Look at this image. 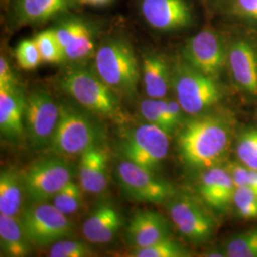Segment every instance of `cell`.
I'll return each mask as SVG.
<instances>
[{"instance_id": "obj_12", "label": "cell", "mask_w": 257, "mask_h": 257, "mask_svg": "<svg viewBox=\"0 0 257 257\" xmlns=\"http://www.w3.org/2000/svg\"><path fill=\"white\" fill-rule=\"evenodd\" d=\"M60 116V105L44 90H36L26 98L24 124L32 146L50 145Z\"/></svg>"}, {"instance_id": "obj_24", "label": "cell", "mask_w": 257, "mask_h": 257, "mask_svg": "<svg viewBox=\"0 0 257 257\" xmlns=\"http://www.w3.org/2000/svg\"><path fill=\"white\" fill-rule=\"evenodd\" d=\"M23 192L21 176L12 169H3L0 174V214L17 216L21 211Z\"/></svg>"}, {"instance_id": "obj_35", "label": "cell", "mask_w": 257, "mask_h": 257, "mask_svg": "<svg viewBox=\"0 0 257 257\" xmlns=\"http://www.w3.org/2000/svg\"><path fill=\"white\" fill-rule=\"evenodd\" d=\"M230 12L239 19L257 21V0H230Z\"/></svg>"}, {"instance_id": "obj_32", "label": "cell", "mask_w": 257, "mask_h": 257, "mask_svg": "<svg viewBox=\"0 0 257 257\" xmlns=\"http://www.w3.org/2000/svg\"><path fill=\"white\" fill-rule=\"evenodd\" d=\"M48 255L51 257H88L92 256V251L84 242L62 239L52 245Z\"/></svg>"}, {"instance_id": "obj_6", "label": "cell", "mask_w": 257, "mask_h": 257, "mask_svg": "<svg viewBox=\"0 0 257 257\" xmlns=\"http://www.w3.org/2000/svg\"><path fill=\"white\" fill-rule=\"evenodd\" d=\"M170 138L163 130L146 122L125 132L120 141V156L156 173L169 154Z\"/></svg>"}, {"instance_id": "obj_11", "label": "cell", "mask_w": 257, "mask_h": 257, "mask_svg": "<svg viewBox=\"0 0 257 257\" xmlns=\"http://www.w3.org/2000/svg\"><path fill=\"white\" fill-rule=\"evenodd\" d=\"M167 209L176 230L193 244H202L211 238L215 221L202 204L187 194H175Z\"/></svg>"}, {"instance_id": "obj_15", "label": "cell", "mask_w": 257, "mask_h": 257, "mask_svg": "<svg viewBox=\"0 0 257 257\" xmlns=\"http://www.w3.org/2000/svg\"><path fill=\"white\" fill-rule=\"evenodd\" d=\"M64 53L65 60L78 62L94 52V37L88 23L77 19H68L54 28Z\"/></svg>"}, {"instance_id": "obj_9", "label": "cell", "mask_w": 257, "mask_h": 257, "mask_svg": "<svg viewBox=\"0 0 257 257\" xmlns=\"http://www.w3.org/2000/svg\"><path fill=\"white\" fill-rule=\"evenodd\" d=\"M228 51L229 46L220 33L205 27L186 41L181 56L194 69L217 80L228 64Z\"/></svg>"}, {"instance_id": "obj_25", "label": "cell", "mask_w": 257, "mask_h": 257, "mask_svg": "<svg viewBox=\"0 0 257 257\" xmlns=\"http://www.w3.org/2000/svg\"><path fill=\"white\" fill-rule=\"evenodd\" d=\"M139 110L146 122L163 130L170 137H172L179 128L170 113L168 99L166 98L155 99L149 97L141 101L139 105Z\"/></svg>"}, {"instance_id": "obj_27", "label": "cell", "mask_w": 257, "mask_h": 257, "mask_svg": "<svg viewBox=\"0 0 257 257\" xmlns=\"http://www.w3.org/2000/svg\"><path fill=\"white\" fill-rule=\"evenodd\" d=\"M228 257H257V229L234 235L224 247Z\"/></svg>"}, {"instance_id": "obj_4", "label": "cell", "mask_w": 257, "mask_h": 257, "mask_svg": "<svg viewBox=\"0 0 257 257\" xmlns=\"http://www.w3.org/2000/svg\"><path fill=\"white\" fill-rule=\"evenodd\" d=\"M172 87L185 113L204 114L222 99L217 80L194 69L182 56L172 66Z\"/></svg>"}, {"instance_id": "obj_10", "label": "cell", "mask_w": 257, "mask_h": 257, "mask_svg": "<svg viewBox=\"0 0 257 257\" xmlns=\"http://www.w3.org/2000/svg\"><path fill=\"white\" fill-rule=\"evenodd\" d=\"M120 188L131 198L140 202L161 204L176 194L172 184L161 179L156 173L123 159L116 167Z\"/></svg>"}, {"instance_id": "obj_21", "label": "cell", "mask_w": 257, "mask_h": 257, "mask_svg": "<svg viewBox=\"0 0 257 257\" xmlns=\"http://www.w3.org/2000/svg\"><path fill=\"white\" fill-rule=\"evenodd\" d=\"M141 76L150 98L164 99L172 86V66L162 55L148 53L143 56Z\"/></svg>"}, {"instance_id": "obj_26", "label": "cell", "mask_w": 257, "mask_h": 257, "mask_svg": "<svg viewBox=\"0 0 257 257\" xmlns=\"http://www.w3.org/2000/svg\"><path fill=\"white\" fill-rule=\"evenodd\" d=\"M83 192L81 185L72 180L55 194L52 204L66 215L74 214L82 206Z\"/></svg>"}, {"instance_id": "obj_22", "label": "cell", "mask_w": 257, "mask_h": 257, "mask_svg": "<svg viewBox=\"0 0 257 257\" xmlns=\"http://www.w3.org/2000/svg\"><path fill=\"white\" fill-rule=\"evenodd\" d=\"M74 0H15L14 16L20 24H37L69 9Z\"/></svg>"}, {"instance_id": "obj_30", "label": "cell", "mask_w": 257, "mask_h": 257, "mask_svg": "<svg viewBox=\"0 0 257 257\" xmlns=\"http://www.w3.org/2000/svg\"><path fill=\"white\" fill-rule=\"evenodd\" d=\"M236 156L241 164L257 170V128H247L240 134L236 143Z\"/></svg>"}, {"instance_id": "obj_38", "label": "cell", "mask_w": 257, "mask_h": 257, "mask_svg": "<svg viewBox=\"0 0 257 257\" xmlns=\"http://www.w3.org/2000/svg\"><path fill=\"white\" fill-rule=\"evenodd\" d=\"M204 256L225 257L227 256V255H226V252H225V250H224V248H223V249H212V250H209V251H207V252L204 254Z\"/></svg>"}, {"instance_id": "obj_2", "label": "cell", "mask_w": 257, "mask_h": 257, "mask_svg": "<svg viewBox=\"0 0 257 257\" xmlns=\"http://www.w3.org/2000/svg\"><path fill=\"white\" fill-rule=\"evenodd\" d=\"M94 71L117 95L127 98L137 95L140 70L127 41L120 38L104 41L95 53Z\"/></svg>"}, {"instance_id": "obj_18", "label": "cell", "mask_w": 257, "mask_h": 257, "mask_svg": "<svg viewBox=\"0 0 257 257\" xmlns=\"http://www.w3.org/2000/svg\"><path fill=\"white\" fill-rule=\"evenodd\" d=\"M122 226L123 218L116 207L110 202H101L84 221L83 235L92 244H108L115 238Z\"/></svg>"}, {"instance_id": "obj_16", "label": "cell", "mask_w": 257, "mask_h": 257, "mask_svg": "<svg viewBox=\"0 0 257 257\" xmlns=\"http://www.w3.org/2000/svg\"><path fill=\"white\" fill-rule=\"evenodd\" d=\"M170 237V222L158 211H138L127 228V241L134 248H145Z\"/></svg>"}, {"instance_id": "obj_23", "label": "cell", "mask_w": 257, "mask_h": 257, "mask_svg": "<svg viewBox=\"0 0 257 257\" xmlns=\"http://www.w3.org/2000/svg\"><path fill=\"white\" fill-rule=\"evenodd\" d=\"M32 245L20 219L17 216L0 214V246L4 255L27 256Z\"/></svg>"}, {"instance_id": "obj_33", "label": "cell", "mask_w": 257, "mask_h": 257, "mask_svg": "<svg viewBox=\"0 0 257 257\" xmlns=\"http://www.w3.org/2000/svg\"><path fill=\"white\" fill-rule=\"evenodd\" d=\"M16 57L20 68L26 71L34 70L43 62L35 39L20 41L16 49Z\"/></svg>"}, {"instance_id": "obj_5", "label": "cell", "mask_w": 257, "mask_h": 257, "mask_svg": "<svg viewBox=\"0 0 257 257\" xmlns=\"http://www.w3.org/2000/svg\"><path fill=\"white\" fill-rule=\"evenodd\" d=\"M101 130L93 120L74 108L60 105V116L50 142L58 156L82 155L93 145L100 144Z\"/></svg>"}, {"instance_id": "obj_17", "label": "cell", "mask_w": 257, "mask_h": 257, "mask_svg": "<svg viewBox=\"0 0 257 257\" xmlns=\"http://www.w3.org/2000/svg\"><path fill=\"white\" fill-rule=\"evenodd\" d=\"M228 66L239 88L257 95V54L253 45L245 39H237L229 45Z\"/></svg>"}, {"instance_id": "obj_14", "label": "cell", "mask_w": 257, "mask_h": 257, "mask_svg": "<svg viewBox=\"0 0 257 257\" xmlns=\"http://www.w3.org/2000/svg\"><path fill=\"white\" fill-rule=\"evenodd\" d=\"M235 188L229 169L215 165L206 169L200 176L198 193L208 207L224 212L232 204Z\"/></svg>"}, {"instance_id": "obj_7", "label": "cell", "mask_w": 257, "mask_h": 257, "mask_svg": "<svg viewBox=\"0 0 257 257\" xmlns=\"http://www.w3.org/2000/svg\"><path fill=\"white\" fill-rule=\"evenodd\" d=\"M74 167L62 156L36 161L21 175L24 192L32 203L52 200L74 178Z\"/></svg>"}, {"instance_id": "obj_36", "label": "cell", "mask_w": 257, "mask_h": 257, "mask_svg": "<svg viewBox=\"0 0 257 257\" xmlns=\"http://www.w3.org/2000/svg\"><path fill=\"white\" fill-rule=\"evenodd\" d=\"M16 74L10 67L9 62L4 55L0 57V88L12 89L18 87Z\"/></svg>"}, {"instance_id": "obj_1", "label": "cell", "mask_w": 257, "mask_h": 257, "mask_svg": "<svg viewBox=\"0 0 257 257\" xmlns=\"http://www.w3.org/2000/svg\"><path fill=\"white\" fill-rule=\"evenodd\" d=\"M231 125L219 114H201L185 123L178 137V148L184 162L193 169L218 165L231 141Z\"/></svg>"}, {"instance_id": "obj_8", "label": "cell", "mask_w": 257, "mask_h": 257, "mask_svg": "<svg viewBox=\"0 0 257 257\" xmlns=\"http://www.w3.org/2000/svg\"><path fill=\"white\" fill-rule=\"evenodd\" d=\"M19 219L31 243L39 247L53 245L74 233L73 222L53 204L32 203L21 212Z\"/></svg>"}, {"instance_id": "obj_20", "label": "cell", "mask_w": 257, "mask_h": 257, "mask_svg": "<svg viewBox=\"0 0 257 257\" xmlns=\"http://www.w3.org/2000/svg\"><path fill=\"white\" fill-rule=\"evenodd\" d=\"M25 105L26 98L19 86L0 88V131L10 141H19L25 134Z\"/></svg>"}, {"instance_id": "obj_31", "label": "cell", "mask_w": 257, "mask_h": 257, "mask_svg": "<svg viewBox=\"0 0 257 257\" xmlns=\"http://www.w3.org/2000/svg\"><path fill=\"white\" fill-rule=\"evenodd\" d=\"M232 204L240 217L257 219V196L248 187L235 188Z\"/></svg>"}, {"instance_id": "obj_19", "label": "cell", "mask_w": 257, "mask_h": 257, "mask_svg": "<svg viewBox=\"0 0 257 257\" xmlns=\"http://www.w3.org/2000/svg\"><path fill=\"white\" fill-rule=\"evenodd\" d=\"M108 151L101 144L93 145L80 155L78 178L84 192H104L108 186Z\"/></svg>"}, {"instance_id": "obj_3", "label": "cell", "mask_w": 257, "mask_h": 257, "mask_svg": "<svg viewBox=\"0 0 257 257\" xmlns=\"http://www.w3.org/2000/svg\"><path fill=\"white\" fill-rule=\"evenodd\" d=\"M59 86L92 113L110 119H123L117 94L95 72L83 67H73L60 76Z\"/></svg>"}, {"instance_id": "obj_13", "label": "cell", "mask_w": 257, "mask_h": 257, "mask_svg": "<svg viewBox=\"0 0 257 257\" xmlns=\"http://www.w3.org/2000/svg\"><path fill=\"white\" fill-rule=\"evenodd\" d=\"M140 11L148 25L160 32L178 31L193 23L186 0H141Z\"/></svg>"}, {"instance_id": "obj_29", "label": "cell", "mask_w": 257, "mask_h": 257, "mask_svg": "<svg viewBox=\"0 0 257 257\" xmlns=\"http://www.w3.org/2000/svg\"><path fill=\"white\" fill-rule=\"evenodd\" d=\"M42 61L45 63H60L64 61V53L60 46L54 29H48L35 37Z\"/></svg>"}, {"instance_id": "obj_34", "label": "cell", "mask_w": 257, "mask_h": 257, "mask_svg": "<svg viewBox=\"0 0 257 257\" xmlns=\"http://www.w3.org/2000/svg\"><path fill=\"white\" fill-rule=\"evenodd\" d=\"M228 169L235 187H248L257 196V170L249 169L241 163H231Z\"/></svg>"}, {"instance_id": "obj_28", "label": "cell", "mask_w": 257, "mask_h": 257, "mask_svg": "<svg viewBox=\"0 0 257 257\" xmlns=\"http://www.w3.org/2000/svg\"><path fill=\"white\" fill-rule=\"evenodd\" d=\"M134 257H186L189 251L181 244L168 238L145 248H134L130 254Z\"/></svg>"}, {"instance_id": "obj_37", "label": "cell", "mask_w": 257, "mask_h": 257, "mask_svg": "<svg viewBox=\"0 0 257 257\" xmlns=\"http://www.w3.org/2000/svg\"><path fill=\"white\" fill-rule=\"evenodd\" d=\"M83 4L91 6H104L110 3L112 0H79Z\"/></svg>"}]
</instances>
